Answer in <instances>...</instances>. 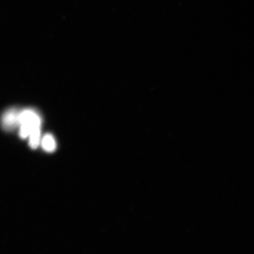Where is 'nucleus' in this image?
<instances>
[{
    "label": "nucleus",
    "instance_id": "nucleus-2",
    "mask_svg": "<svg viewBox=\"0 0 254 254\" xmlns=\"http://www.w3.org/2000/svg\"><path fill=\"white\" fill-rule=\"evenodd\" d=\"M21 111L17 108H10L3 113L1 119L2 128L6 131H13L20 126Z\"/></svg>",
    "mask_w": 254,
    "mask_h": 254
},
{
    "label": "nucleus",
    "instance_id": "nucleus-3",
    "mask_svg": "<svg viewBox=\"0 0 254 254\" xmlns=\"http://www.w3.org/2000/svg\"><path fill=\"white\" fill-rule=\"evenodd\" d=\"M41 145L44 150L48 152L55 151L56 149V142L52 135L48 134L44 136Z\"/></svg>",
    "mask_w": 254,
    "mask_h": 254
},
{
    "label": "nucleus",
    "instance_id": "nucleus-4",
    "mask_svg": "<svg viewBox=\"0 0 254 254\" xmlns=\"http://www.w3.org/2000/svg\"><path fill=\"white\" fill-rule=\"evenodd\" d=\"M41 127L34 129L28 136L30 147L35 150L39 147L41 142Z\"/></svg>",
    "mask_w": 254,
    "mask_h": 254
},
{
    "label": "nucleus",
    "instance_id": "nucleus-1",
    "mask_svg": "<svg viewBox=\"0 0 254 254\" xmlns=\"http://www.w3.org/2000/svg\"><path fill=\"white\" fill-rule=\"evenodd\" d=\"M41 120L39 114L33 109H25L21 111L20 114V138L25 139L29 136L33 129L41 127Z\"/></svg>",
    "mask_w": 254,
    "mask_h": 254
}]
</instances>
